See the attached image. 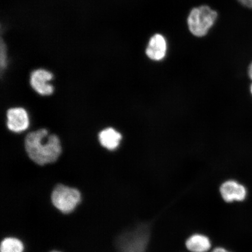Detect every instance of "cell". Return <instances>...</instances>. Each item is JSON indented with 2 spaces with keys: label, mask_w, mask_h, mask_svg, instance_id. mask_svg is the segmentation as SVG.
Wrapping results in <instances>:
<instances>
[{
  "label": "cell",
  "mask_w": 252,
  "mask_h": 252,
  "mask_svg": "<svg viewBox=\"0 0 252 252\" xmlns=\"http://www.w3.org/2000/svg\"><path fill=\"white\" fill-rule=\"evenodd\" d=\"M25 147L30 159L42 166L56 161L62 153L59 137L43 128L28 134Z\"/></svg>",
  "instance_id": "6da1fadb"
},
{
  "label": "cell",
  "mask_w": 252,
  "mask_h": 252,
  "mask_svg": "<svg viewBox=\"0 0 252 252\" xmlns=\"http://www.w3.org/2000/svg\"><path fill=\"white\" fill-rule=\"evenodd\" d=\"M150 225L142 223L118 236L115 241L118 252H147L150 243Z\"/></svg>",
  "instance_id": "7a4b0ae2"
},
{
  "label": "cell",
  "mask_w": 252,
  "mask_h": 252,
  "mask_svg": "<svg viewBox=\"0 0 252 252\" xmlns=\"http://www.w3.org/2000/svg\"><path fill=\"white\" fill-rule=\"evenodd\" d=\"M52 202L57 210L63 214L74 212L82 201L80 191L77 189L59 184L53 189Z\"/></svg>",
  "instance_id": "3957f363"
},
{
  "label": "cell",
  "mask_w": 252,
  "mask_h": 252,
  "mask_svg": "<svg viewBox=\"0 0 252 252\" xmlns=\"http://www.w3.org/2000/svg\"><path fill=\"white\" fill-rule=\"evenodd\" d=\"M217 15L216 11L206 5L192 9L188 19L189 30L196 36L206 35L215 23Z\"/></svg>",
  "instance_id": "277c9868"
},
{
  "label": "cell",
  "mask_w": 252,
  "mask_h": 252,
  "mask_svg": "<svg viewBox=\"0 0 252 252\" xmlns=\"http://www.w3.org/2000/svg\"><path fill=\"white\" fill-rule=\"evenodd\" d=\"M220 190L223 200L228 203L243 201L248 195L247 189L245 186L234 180L223 182Z\"/></svg>",
  "instance_id": "5b68a950"
},
{
  "label": "cell",
  "mask_w": 252,
  "mask_h": 252,
  "mask_svg": "<svg viewBox=\"0 0 252 252\" xmlns=\"http://www.w3.org/2000/svg\"><path fill=\"white\" fill-rule=\"evenodd\" d=\"M52 78L53 74L48 71L43 69L34 70L31 75V86L41 95H50L54 91V88L49 83Z\"/></svg>",
  "instance_id": "8992f818"
},
{
  "label": "cell",
  "mask_w": 252,
  "mask_h": 252,
  "mask_svg": "<svg viewBox=\"0 0 252 252\" xmlns=\"http://www.w3.org/2000/svg\"><path fill=\"white\" fill-rule=\"evenodd\" d=\"M7 127L15 133L26 130L30 121L28 113L24 109L15 108L9 109L7 113Z\"/></svg>",
  "instance_id": "52a82bcc"
},
{
  "label": "cell",
  "mask_w": 252,
  "mask_h": 252,
  "mask_svg": "<svg viewBox=\"0 0 252 252\" xmlns=\"http://www.w3.org/2000/svg\"><path fill=\"white\" fill-rule=\"evenodd\" d=\"M167 50L166 41L161 34H156L151 37L146 49V54L154 61H161Z\"/></svg>",
  "instance_id": "ba28073f"
},
{
  "label": "cell",
  "mask_w": 252,
  "mask_h": 252,
  "mask_svg": "<svg viewBox=\"0 0 252 252\" xmlns=\"http://www.w3.org/2000/svg\"><path fill=\"white\" fill-rule=\"evenodd\" d=\"M186 246L191 252H207L212 247V243L207 236L196 234L192 235L186 242Z\"/></svg>",
  "instance_id": "9c48e42d"
},
{
  "label": "cell",
  "mask_w": 252,
  "mask_h": 252,
  "mask_svg": "<svg viewBox=\"0 0 252 252\" xmlns=\"http://www.w3.org/2000/svg\"><path fill=\"white\" fill-rule=\"evenodd\" d=\"M122 140V135L113 128H106L99 134V140L102 146L109 150L118 147Z\"/></svg>",
  "instance_id": "30bf717a"
},
{
  "label": "cell",
  "mask_w": 252,
  "mask_h": 252,
  "mask_svg": "<svg viewBox=\"0 0 252 252\" xmlns=\"http://www.w3.org/2000/svg\"><path fill=\"white\" fill-rule=\"evenodd\" d=\"M1 252H24V245L20 239L14 237L5 238L0 246Z\"/></svg>",
  "instance_id": "8fae6325"
},
{
  "label": "cell",
  "mask_w": 252,
  "mask_h": 252,
  "mask_svg": "<svg viewBox=\"0 0 252 252\" xmlns=\"http://www.w3.org/2000/svg\"><path fill=\"white\" fill-rule=\"evenodd\" d=\"M7 47H6L5 43L1 39V45H0V65H1V71L7 67Z\"/></svg>",
  "instance_id": "7c38bea8"
},
{
  "label": "cell",
  "mask_w": 252,
  "mask_h": 252,
  "mask_svg": "<svg viewBox=\"0 0 252 252\" xmlns=\"http://www.w3.org/2000/svg\"><path fill=\"white\" fill-rule=\"evenodd\" d=\"M238 1L246 7L252 8V0H238Z\"/></svg>",
  "instance_id": "4fadbf2b"
},
{
  "label": "cell",
  "mask_w": 252,
  "mask_h": 252,
  "mask_svg": "<svg viewBox=\"0 0 252 252\" xmlns=\"http://www.w3.org/2000/svg\"><path fill=\"white\" fill-rule=\"evenodd\" d=\"M211 252H232L226 250V249H225V248H223L221 247H217V248L214 249V250H213Z\"/></svg>",
  "instance_id": "5bb4252c"
},
{
  "label": "cell",
  "mask_w": 252,
  "mask_h": 252,
  "mask_svg": "<svg viewBox=\"0 0 252 252\" xmlns=\"http://www.w3.org/2000/svg\"><path fill=\"white\" fill-rule=\"evenodd\" d=\"M248 74L249 76H250V78L252 80V62L248 68Z\"/></svg>",
  "instance_id": "9a60e30c"
},
{
  "label": "cell",
  "mask_w": 252,
  "mask_h": 252,
  "mask_svg": "<svg viewBox=\"0 0 252 252\" xmlns=\"http://www.w3.org/2000/svg\"><path fill=\"white\" fill-rule=\"evenodd\" d=\"M251 94L252 95V84L251 85Z\"/></svg>",
  "instance_id": "2e32d148"
},
{
  "label": "cell",
  "mask_w": 252,
  "mask_h": 252,
  "mask_svg": "<svg viewBox=\"0 0 252 252\" xmlns=\"http://www.w3.org/2000/svg\"><path fill=\"white\" fill-rule=\"evenodd\" d=\"M58 252V251H53V252Z\"/></svg>",
  "instance_id": "e0dca14e"
}]
</instances>
